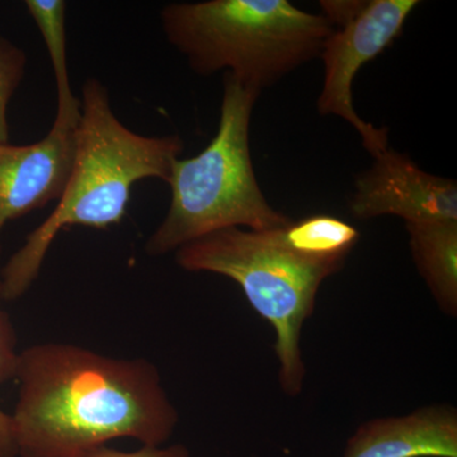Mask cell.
Masks as SVG:
<instances>
[{
	"mask_svg": "<svg viewBox=\"0 0 457 457\" xmlns=\"http://www.w3.org/2000/svg\"><path fill=\"white\" fill-rule=\"evenodd\" d=\"M161 23L195 73L225 71L258 92L320 57L336 29L287 0L173 3L162 9Z\"/></svg>",
	"mask_w": 457,
	"mask_h": 457,
	"instance_id": "3957f363",
	"label": "cell"
},
{
	"mask_svg": "<svg viewBox=\"0 0 457 457\" xmlns=\"http://www.w3.org/2000/svg\"><path fill=\"white\" fill-rule=\"evenodd\" d=\"M418 0H372L359 13L335 29L321 51L324 83L318 98L319 113L341 117L360 135L372 156L389 146L386 128L361 119L352 101V84L363 65L383 54L402 35Z\"/></svg>",
	"mask_w": 457,
	"mask_h": 457,
	"instance_id": "8992f818",
	"label": "cell"
},
{
	"mask_svg": "<svg viewBox=\"0 0 457 457\" xmlns=\"http://www.w3.org/2000/svg\"><path fill=\"white\" fill-rule=\"evenodd\" d=\"M79 457H189V450L185 445L176 444L167 447L143 446L139 450L126 453L104 445L87 451Z\"/></svg>",
	"mask_w": 457,
	"mask_h": 457,
	"instance_id": "9a60e30c",
	"label": "cell"
},
{
	"mask_svg": "<svg viewBox=\"0 0 457 457\" xmlns=\"http://www.w3.org/2000/svg\"><path fill=\"white\" fill-rule=\"evenodd\" d=\"M13 413L20 457H79L116 438L162 446L179 416L154 363L47 342L20 352Z\"/></svg>",
	"mask_w": 457,
	"mask_h": 457,
	"instance_id": "6da1fadb",
	"label": "cell"
},
{
	"mask_svg": "<svg viewBox=\"0 0 457 457\" xmlns=\"http://www.w3.org/2000/svg\"><path fill=\"white\" fill-rule=\"evenodd\" d=\"M348 209L360 220L385 215L405 224L457 220L456 180L427 173L408 155L387 147L357 177Z\"/></svg>",
	"mask_w": 457,
	"mask_h": 457,
	"instance_id": "52a82bcc",
	"label": "cell"
},
{
	"mask_svg": "<svg viewBox=\"0 0 457 457\" xmlns=\"http://www.w3.org/2000/svg\"><path fill=\"white\" fill-rule=\"evenodd\" d=\"M282 228H222L180 246L174 254L180 269L224 276L242 287L252 308L275 329L279 386L295 398L303 393L306 375L303 324L314 312L321 284L342 269L295 253Z\"/></svg>",
	"mask_w": 457,
	"mask_h": 457,
	"instance_id": "5b68a950",
	"label": "cell"
},
{
	"mask_svg": "<svg viewBox=\"0 0 457 457\" xmlns=\"http://www.w3.org/2000/svg\"><path fill=\"white\" fill-rule=\"evenodd\" d=\"M73 164L55 209L26 237L0 272L3 302H16L40 276L51 245L71 227L104 230L125 218L131 189L144 179L170 180L185 149L179 135L145 137L120 121L104 83L82 87Z\"/></svg>",
	"mask_w": 457,
	"mask_h": 457,
	"instance_id": "7a4b0ae2",
	"label": "cell"
},
{
	"mask_svg": "<svg viewBox=\"0 0 457 457\" xmlns=\"http://www.w3.org/2000/svg\"><path fill=\"white\" fill-rule=\"evenodd\" d=\"M17 335L0 296V385L14 380L20 359ZM0 457H18L11 414L0 408Z\"/></svg>",
	"mask_w": 457,
	"mask_h": 457,
	"instance_id": "4fadbf2b",
	"label": "cell"
},
{
	"mask_svg": "<svg viewBox=\"0 0 457 457\" xmlns=\"http://www.w3.org/2000/svg\"><path fill=\"white\" fill-rule=\"evenodd\" d=\"M25 7L40 32L55 77L56 120L78 123L80 99L75 97L69 78L68 42H66V2L62 0H26Z\"/></svg>",
	"mask_w": 457,
	"mask_h": 457,
	"instance_id": "8fae6325",
	"label": "cell"
},
{
	"mask_svg": "<svg viewBox=\"0 0 457 457\" xmlns=\"http://www.w3.org/2000/svg\"><path fill=\"white\" fill-rule=\"evenodd\" d=\"M286 245L306 260L342 269L360 239L353 225L330 215H312L282 228Z\"/></svg>",
	"mask_w": 457,
	"mask_h": 457,
	"instance_id": "7c38bea8",
	"label": "cell"
},
{
	"mask_svg": "<svg viewBox=\"0 0 457 457\" xmlns=\"http://www.w3.org/2000/svg\"><path fill=\"white\" fill-rule=\"evenodd\" d=\"M411 258L440 311L457 315V220L405 224Z\"/></svg>",
	"mask_w": 457,
	"mask_h": 457,
	"instance_id": "30bf717a",
	"label": "cell"
},
{
	"mask_svg": "<svg viewBox=\"0 0 457 457\" xmlns=\"http://www.w3.org/2000/svg\"><path fill=\"white\" fill-rule=\"evenodd\" d=\"M343 457H457L456 408L429 404L368 420L351 436Z\"/></svg>",
	"mask_w": 457,
	"mask_h": 457,
	"instance_id": "9c48e42d",
	"label": "cell"
},
{
	"mask_svg": "<svg viewBox=\"0 0 457 457\" xmlns=\"http://www.w3.org/2000/svg\"><path fill=\"white\" fill-rule=\"evenodd\" d=\"M260 95L225 74L218 132L200 154L174 163L170 210L146 240V254L173 253L222 228L275 230L293 221L270 206L255 177L249 130Z\"/></svg>",
	"mask_w": 457,
	"mask_h": 457,
	"instance_id": "277c9868",
	"label": "cell"
},
{
	"mask_svg": "<svg viewBox=\"0 0 457 457\" xmlns=\"http://www.w3.org/2000/svg\"><path fill=\"white\" fill-rule=\"evenodd\" d=\"M77 125L55 119L36 143L0 144V255L8 222L62 197L73 164Z\"/></svg>",
	"mask_w": 457,
	"mask_h": 457,
	"instance_id": "ba28073f",
	"label": "cell"
},
{
	"mask_svg": "<svg viewBox=\"0 0 457 457\" xmlns=\"http://www.w3.org/2000/svg\"><path fill=\"white\" fill-rule=\"evenodd\" d=\"M323 16L332 23L333 27H342L352 20L363 7L365 2H321Z\"/></svg>",
	"mask_w": 457,
	"mask_h": 457,
	"instance_id": "2e32d148",
	"label": "cell"
},
{
	"mask_svg": "<svg viewBox=\"0 0 457 457\" xmlns=\"http://www.w3.org/2000/svg\"><path fill=\"white\" fill-rule=\"evenodd\" d=\"M26 69L25 51L0 35V144L9 143L8 107Z\"/></svg>",
	"mask_w": 457,
	"mask_h": 457,
	"instance_id": "5bb4252c",
	"label": "cell"
}]
</instances>
